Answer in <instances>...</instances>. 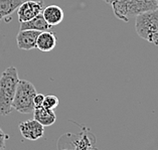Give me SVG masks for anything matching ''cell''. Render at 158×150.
<instances>
[{"label":"cell","instance_id":"6da1fadb","mask_svg":"<svg viewBox=\"0 0 158 150\" xmlns=\"http://www.w3.org/2000/svg\"><path fill=\"white\" fill-rule=\"evenodd\" d=\"M112 6L115 16L128 22L131 16L157 9L156 0H103Z\"/></svg>","mask_w":158,"mask_h":150},{"label":"cell","instance_id":"7a4b0ae2","mask_svg":"<svg viewBox=\"0 0 158 150\" xmlns=\"http://www.w3.org/2000/svg\"><path fill=\"white\" fill-rule=\"evenodd\" d=\"M19 82L17 69L9 67L0 77V114L7 116L12 112V102Z\"/></svg>","mask_w":158,"mask_h":150},{"label":"cell","instance_id":"3957f363","mask_svg":"<svg viewBox=\"0 0 158 150\" xmlns=\"http://www.w3.org/2000/svg\"><path fill=\"white\" fill-rule=\"evenodd\" d=\"M135 29L144 40L158 45V9L136 15Z\"/></svg>","mask_w":158,"mask_h":150},{"label":"cell","instance_id":"277c9868","mask_svg":"<svg viewBox=\"0 0 158 150\" xmlns=\"http://www.w3.org/2000/svg\"><path fill=\"white\" fill-rule=\"evenodd\" d=\"M35 87L26 80H20L12 102V109L21 114H30L34 110L33 99L36 95Z\"/></svg>","mask_w":158,"mask_h":150},{"label":"cell","instance_id":"5b68a950","mask_svg":"<svg viewBox=\"0 0 158 150\" xmlns=\"http://www.w3.org/2000/svg\"><path fill=\"white\" fill-rule=\"evenodd\" d=\"M44 8V4L42 0L40 1H33V0H28V1L22 2L20 6L17 8V16L18 21L25 22L28 21L33 17L37 16L38 14L42 12Z\"/></svg>","mask_w":158,"mask_h":150},{"label":"cell","instance_id":"8992f818","mask_svg":"<svg viewBox=\"0 0 158 150\" xmlns=\"http://www.w3.org/2000/svg\"><path fill=\"white\" fill-rule=\"evenodd\" d=\"M19 130L25 139L31 141L40 139L44 135V127L34 119L21 122L19 124Z\"/></svg>","mask_w":158,"mask_h":150},{"label":"cell","instance_id":"52a82bcc","mask_svg":"<svg viewBox=\"0 0 158 150\" xmlns=\"http://www.w3.org/2000/svg\"><path fill=\"white\" fill-rule=\"evenodd\" d=\"M38 34L40 31L36 30H20L16 36L18 48L23 51H30L35 48Z\"/></svg>","mask_w":158,"mask_h":150},{"label":"cell","instance_id":"ba28073f","mask_svg":"<svg viewBox=\"0 0 158 150\" xmlns=\"http://www.w3.org/2000/svg\"><path fill=\"white\" fill-rule=\"evenodd\" d=\"M56 41L57 38L53 32L49 31V30L41 31L37 36L35 48H37L38 51H40L42 52H52L56 47Z\"/></svg>","mask_w":158,"mask_h":150},{"label":"cell","instance_id":"9c48e42d","mask_svg":"<svg viewBox=\"0 0 158 150\" xmlns=\"http://www.w3.org/2000/svg\"><path fill=\"white\" fill-rule=\"evenodd\" d=\"M41 14L44 20L51 26L60 24L64 19V11L57 5H48L44 7Z\"/></svg>","mask_w":158,"mask_h":150},{"label":"cell","instance_id":"30bf717a","mask_svg":"<svg viewBox=\"0 0 158 150\" xmlns=\"http://www.w3.org/2000/svg\"><path fill=\"white\" fill-rule=\"evenodd\" d=\"M33 119L44 127L52 126L56 121V116L52 110H48L44 107H38L33 110Z\"/></svg>","mask_w":158,"mask_h":150},{"label":"cell","instance_id":"8fae6325","mask_svg":"<svg viewBox=\"0 0 158 150\" xmlns=\"http://www.w3.org/2000/svg\"><path fill=\"white\" fill-rule=\"evenodd\" d=\"M52 28V26L48 24L44 20L42 14H38L37 16L33 17L28 21L20 22V30H36V31H47Z\"/></svg>","mask_w":158,"mask_h":150},{"label":"cell","instance_id":"7c38bea8","mask_svg":"<svg viewBox=\"0 0 158 150\" xmlns=\"http://www.w3.org/2000/svg\"><path fill=\"white\" fill-rule=\"evenodd\" d=\"M22 3V0H0V21L10 16Z\"/></svg>","mask_w":158,"mask_h":150},{"label":"cell","instance_id":"4fadbf2b","mask_svg":"<svg viewBox=\"0 0 158 150\" xmlns=\"http://www.w3.org/2000/svg\"><path fill=\"white\" fill-rule=\"evenodd\" d=\"M60 104V100L59 98L55 95H47L44 96V103H42V107L47 108L48 110H55Z\"/></svg>","mask_w":158,"mask_h":150},{"label":"cell","instance_id":"5bb4252c","mask_svg":"<svg viewBox=\"0 0 158 150\" xmlns=\"http://www.w3.org/2000/svg\"><path fill=\"white\" fill-rule=\"evenodd\" d=\"M7 139H8V136L3 132V130L0 127V150H5Z\"/></svg>","mask_w":158,"mask_h":150},{"label":"cell","instance_id":"9a60e30c","mask_svg":"<svg viewBox=\"0 0 158 150\" xmlns=\"http://www.w3.org/2000/svg\"><path fill=\"white\" fill-rule=\"evenodd\" d=\"M44 95L42 94H36L35 97L33 99V104H34V108H38V107L42 106V103H44Z\"/></svg>","mask_w":158,"mask_h":150},{"label":"cell","instance_id":"2e32d148","mask_svg":"<svg viewBox=\"0 0 158 150\" xmlns=\"http://www.w3.org/2000/svg\"><path fill=\"white\" fill-rule=\"evenodd\" d=\"M63 150H72V149H68V148H64Z\"/></svg>","mask_w":158,"mask_h":150},{"label":"cell","instance_id":"e0dca14e","mask_svg":"<svg viewBox=\"0 0 158 150\" xmlns=\"http://www.w3.org/2000/svg\"><path fill=\"white\" fill-rule=\"evenodd\" d=\"M156 3H157V9H158V0H156Z\"/></svg>","mask_w":158,"mask_h":150}]
</instances>
